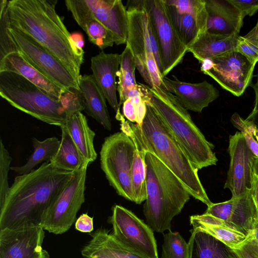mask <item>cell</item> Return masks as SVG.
I'll return each mask as SVG.
<instances>
[{
	"label": "cell",
	"instance_id": "cell-1",
	"mask_svg": "<svg viewBox=\"0 0 258 258\" xmlns=\"http://www.w3.org/2000/svg\"><path fill=\"white\" fill-rule=\"evenodd\" d=\"M73 173L45 162L16 177L0 205V230L42 226L48 210Z\"/></svg>",
	"mask_w": 258,
	"mask_h": 258
},
{
	"label": "cell",
	"instance_id": "cell-2",
	"mask_svg": "<svg viewBox=\"0 0 258 258\" xmlns=\"http://www.w3.org/2000/svg\"><path fill=\"white\" fill-rule=\"evenodd\" d=\"M57 0L9 1L10 28L29 35L58 59L79 83L84 51L77 48L57 13Z\"/></svg>",
	"mask_w": 258,
	"mask_h": 258
},
{
	"label": "cell",
	"instance_id": "cell-3",
	"mask_svg": "<svg viewBox=\"0 0 258 258\" xmlns=\"http://www.w3.org/2000/svg\"><path fill=\"white\" fill-rule=\"evenodd\" d=\"M146 105V114L141 126L126 121L122 114L116 117L120 122L121 132L130 136L139 149L154 154L179 178L192 197L210 206L212 203L200 181L198 170L152 107Z\"/></svg>",
	"mask_w": 258,
	"mask_h": 258
},
{
	"label": "cell",
	"instance_id": "cell-4",
	"mask_svg": "<svg viewBox=\"0 0 258 258\" xmlns=\"http://www.w3.org/2000/svg\"><path fill=\"white\" fill-rule=\"evenodd\" d=\"M147 197L143 213L153 231L171 230L173 218L179 214L190 194L179 178L154 154L145 151Z\"/></svg>",
	"mask_w": 258,
	"mask_h": 258
},
{
	"label": "cell",
	"instance_id": "cell-5",
	"mask_svg": "<svg viewBox=\"0 0 258 258\" xmlns=\"http://www.w3.org/2000/svg\"><path fill=\"white\" fill-rule=\"evenodd\" d=\"M151 105L174 139L198 169L216 165L218 159L214 146L192 121L187 110L165 87L148 86Z\"/></svg>",
	"mask_w": 258,
	"mask_h": 258
},
{
	"label": "cell",
	"instance_id": "cell-6",
	"mask_svg": "<svg viewBox=\"0 0 258 258\" xmlns=\"http://www.w3.org/2000/svg\"><path fill=\"white\" fill-rule=\"evenodd\" d=\"M0 95L15 108L47 124L60 127L68 120L60 100L17 73L0 72Z\"/></svg>",
	"mask_w": 258,
	"mask_h": 258
},
{
	"label": "cell",
	"instance_id": "cell-7",
	"mask_svg": "<svg viewBox=\"0 0 258 258\" xmlns=\"http://www.w3.org/2000/svg\"><path fill=\"white\" fill-rule=\"evenodd\" d=\"M136 146L122 132L105 138L100 152L101 168L117 194L133 202L132 167Z\"/></svg>",
	"mask_w": 258,
	"mask_h": 258
},
{
	"label": "cell",
	"instance_id": "cell-8",
	"mask_svg": "<svg viewBox=\"0 0 258 258\" xmlns=\"http://www.w3.org/2000/svg\"><path fill=\"white\" fill-rule=\"evenodd\" d=\"M88 166L74 172L57 196L43 222L42 226L45 230L55 234H61L71 228L85 201Z\"/></svg>",
	"mask_w": 258,
	"mask_h": 258
},
{
	"label": "cell",
	"instance_id": "cell-9",
	"mask_svg": "<svg viewBox=\"0 0 258 258\" xmlns=\"http://www.w3.org/2000/svg\"><path fill=\"white\" fill-rule=\"evenodd\" d=\"M145 2L155 29L162 76L164 78L181 63L188 48L174 25L165 0H145Z\"/></svg>",
	"mask_w": 258,
	"mask_h": 258
},
{
	"label": "cell",
	"instance_id": "cell-10",
	"mask_svg": "<svg viewBox=\"0 0 258 258\" xmlns=\"http://www.w3.org/2000/svg\"><path fill=\"white\" fill-rule=\"evenodd\" d=\"M126 8L128 19L126 43L133 52L136 67L144 63L147 53L152 52L162 74V63L156 31L145 0L128 1Z\"/></svg>",
	"mask_w": 258,
	"mask_h": 258
},
{
	"label": "cell",
	"instance_id": "cell-11",
	"mask_svg": "<svg viewBox=\"0 0 258 258\" xmlns=\"http://www.w3.org/2000/svg\"><path fill=\"white\" fill-rule=\"evenodd\" d=\"M108 222L112 235L121 243L146 257L158 258L153 230L131 211L115 205Z\"/></svg>",
	"mask_w": 258,
	"mask_h": 258
},
{
	"label": "cell",
	"instance_id": "cell-12",
	"mask_svg": "<svg viewBox=\"0 0 258 258\" xmlns=\"http://www.w3.org/2000/svg\"><path fill=\"white\" fill-rule=\"evenodd\" d=\"M17 50L41 74L64 89H80L78 82L54 56L28 35L10 28Z\"/></svg>",
	"mask_w": 258,
	"mask_h": 258
},
{
	"label": "cell",
	"instance_id": "cell-13",
	"mask_svg": "<svg viewBox=\"0 0 258 258\" xmlns=\"http://www.w3.org/2000/svg\"><path fill=\"white\" fill-rule=\"evenodd\" d=\"M201 64V71L204 74L237 97L242 95L250 84L255 66L235 51L219 57L205 59Z\"/></svg>",
	"mask_w": 258,
	"mask_h": 258
},
{
	"label": "cell",
	"instance_id": "cell-14",
	"mask_svg": "<svg viewBox=\"0 0 258 258\" xmlns=\"http://www.w3.org/2000/svg\"><path fill=\"white\" fill-rule=\"evenodd\" d=\"M228 152L230 162L224 188L230 190L232 197H238L252 188L253 166L257 157L240 132L229 136Z\"/></svg>",
	"mask_w": 258,
	"mask_h": 258
},
{
	"label": "cell",
	"instance_id": "cell-15",
	"mask_svg": "<svg viewBox=\"0 0 258 258\" xmlns=\"http://www.w3.org/2000/svg\"><path fill=\"white\" fill-rule=\"evenodd\" d=\"M42 226L0 230V258H49Z\"/></svg>",
	"mask_w": 258,
	"mask_h": 258
},
{
	"label": "cell",
	"instance_id": "cell-16",
	"mask_svg": "<svg viewBox=\"0 0 258 258\" xmlns=\"http://www.w3.org/2000/svg\"><path fill=\"white\" fill-rule=\"evenodd\" d=\"M85 10L113 35L116 45L126 43L128 19L121 0H79Z\"/></svg>",
	"mask_w": 258,
	"mask_h": 258
},
{
	"label": "cell",
	"instance_id": "cell-17",
	"mask_svg": "<svg viewBox=\"0 0 258 258\" xmlns=\"http://www.w3.org/2000/svg\"><path fill=\"white\" fill-rule=\"evenodd\" d=\"M164 87L172 93L186 109L201 112L204 108L219 96V91L207 81L197 83L163 78Z\"/></svg>",
	"mask_w": 258,
	"mask_h": 258
},
{
	"label": "cell",
	"instance_id": "cell-18",
	"mask_svg": "<svg viewBox=\"0 0 258 258\" xmlns=\"http://www.w3.org/2000/svg\"><path fill=\"white\" fill-rule=\"evenodd\" d=\"M120 59V55L118 53H107L103 51L91 58L92 76L106 101L115 112V115L121 113L116 94V77Z\"/></svg>",
	"mask_w": 258,
	"mask_h": 258
},
{
	"label": "cell",
	"instance_id": "cell-19",
	"mask_svg": "<svg viewBox=\"0 0 258 258\" xmlns=\"http://www.w3.org/2000/svg\"><path fill=\"white\" fill-rule=\"evenodd\" d=\"M208 14L207 31L222 35L238 34L245 17L229 0H205Z\"/></svg>",
	"mask_w": 258,
	"mask_h": 258
},
{
	"label": "cell",
	"instance_id": "cell-20",
	"mask_svg": "<svg viewBox=\"0 0 258 258\" xmlns=\"http://www.w3.org/2000/svg\"><path fill=\"white\" fill-rule=\"evenodd\" d=\"M192 226L191 232H202L223 243L229 249L238 248L247 236L233 228L224 220L212 215L203 214L190 217Z\"/></svg>",
	"mask_w": 258,
	"mask_h": 258
},
{
	"label": "cell",
	"instance_id": "cell-21",
	"mask_svg": "<svg viewBox=\"0 0 258 258\" xmlns=\"http://www.w3.org/2000/svg\"><path fill=\"white\" fill-rule=\"evenodd\" d=\"M13 72L22 76L57 100H59L65 90L41 74L19 52L10 53L0 60V72Z\"/></svg>",
	"mask_w": 258,
	"mask_h": 258
},
{
	"label": "cell",
	"instance_id": "cell-22",
	"mask_svg": "<svg viewBox=\"0 0 258 258\" xmlns=\"http://www.w3.org/2000/svg\"><path fill=\"white\" fill-rule=\"evenodd\" d=\"M65 5L78 25L87 34L88 40L103 51L113 46L112 34L83 8L79 0H66Z\"/></svg>",
	"mask_w": 258,
	"mask_h": 258
},
{
	"label": "cell",
	"instance_id": "cell-23",
	"mask_svg": "<svg viewBox=\"0 0 258 258\" xmlns=\"http://www.w3.org/2000/svg\"><path fill=\"white\" fill-rule=\"evenodd\" d=\"M238 34L222 35L207 31L188 48V52L202 63L235 51Z\"/></svg>",
	"mask_w": 258,
	"mask_h": 258
},
{
	"label": "cell",
	"instance_id": "cell-24",
	"mask_svg": "<svg viewBox=\"0 0 258 258\" xmlns=\"http://www.w3.org/2000/svg\"><path fill=\"white\" fill-rule=\"evenodd\" d=\"M79 85L83 97L84 110L86 113L105 129L110 131L112 125L106 100L92 75H81Z\"/></svg>",
	"mask_w": 258,
	"mask_h": 258
},
{
	"label": "cell",
	"instance_id": "cell-25",
	"mask_svg": "<svg viewBox=\"0 0 258 258\" xmlns=\"http://www.w3.org/2000/svg\"><path fill=\"white\" fill-rule=\"evenodd\" d=\"M251 190L240 197H232L225 221L247 236L250 233L258 214Z\"/></svg>",
	"mask_w": 258,
	"mask_h": 258
},
{
	"label": "cell",
	"instance_id": "cell-26",
	"mask_svg": "<svg viewBox=\"0 0 258 258\" xmlns=\"http://www.w3.org/2000/svg\"><path fill=\"white\" fill-rule=\"evenodd\" d=\"M60 128L61 135L59 147L49 163L55 168L73 172L88 166L90 162L81 153L65 124Z\"/></svg>",
	"mask_w": 258,
	"mask_h": 258
},
{
	"label": "cell",
	"instance_id": "cell-27",
	"mask_svg": "<svg viewBox=\"0 0 258 258\" xmlns=\"http://www.w3.org/2000/svg\"><path fill=\"white\" fill-rule=\"evenodd\" d=\"M76 145L90 163L97 157L95 150L94 140L95 132L88 125L87 118L82 112L71 116L65 124Z\"/></svg>",
	"mask_w": 258,
	"mask_h": 258
},
{
	"label": "cell",
	"instance_id": "cell-28",
	"mask_svg": "<svg viewBox=\"0 0 258 258\" xmlns=\"http://www.w3.org/2000/svg\"><path fill=\"white\" fill-rule=\"evenodd\" d=\"M32 141L34 150L26 163L22 166L11 167L12 170L19 175L30 172L43 161L49 162L56 153L60 145V141L54 137L43 141L34 138Z\"/></svg>",
	"mask_w": 258,
	"mask_h": 258
},
{
	"label": "cell",
	"instance_id": "cell-29",
	"mask_svg": "<svg viewBox=\"0 0 258 258\" xmlns=\"http://www.w3.org/2000/svg\"><path fill=\"white\" fill-rule=\"evenodd\" d=\"M120 55L119 69L117 73L118 81L117 91L119 95V106L127 99L129 91L136 87L135 70L136 66L133 52L128 44Z\"/></svg>",
	"mask_w": 258,
	"mask_h": 258
},
{
	"label": "cell",
	"instance_id": "cell-30",
	"mask_svg": "<svg viewBox=\"0 0 258 258\" xmlns=\"http://www.w3.org/2000/svg\"><path fill=\"white\" fill-rule=\"evenodd\" d=\"M135 146L136 149L132 167L133 202L141 204L145 201L147 197L146 169L145 162L146 151L139 149L136 144Z\"/></svg>",
	"mask_w": 258,
	"mask_h": 258
},
{
	"label": "cell",
	"instance_id": "cell-31",
	"mask_svg": "<svg viewBox=\"0 0 258 258\" xmlns=\"http://www.w3.org/2000/svg\"><path fill=\"white\" fill-rule=\"evenodd\" d=\"M167 5L174 25L188 48L202 35L196 21L191 15Z\"/></svg>",
	"mask_w": 258,
	"mask_h": 258
},
{
	"label": "cell",
	"instance_id": "cell-32",
	"mask_svg": "<svg viewBox=\"0 0 258 258\" xmlns=\"http://www.w3.org/2000/svg\"><path fill=\"white\" fill-rule=\"evenodd\" d=\"M161 258H191L194 233L186 243L179 233L171 230L163 234Z\"/></svg>",
	"mask_w": 258,
	"mask_h": 258
},
{
	"label": "cell",
	"instance_id": "cell-33",
	"mask_svg": "<svg viewBox=\"0 0 258 258\" xmlns=\"http://www.w3.org/2000/svg\"><path fill=\"white\" fill-rule=\"evenodd\" d=\"M177 11L191 15L196 21L202 35L207 31L208 14L205 0H165Z\"/></svg>",
	"mask_w": 258,
	"mask_h": 258
},
{
	"label": "cell",
	"instance_id": "cell-34",
	"mask_svg": "<svg viewBox=\"0 0 258 258\" xmlns=\"http://www.w3.org/2000/svg\"><path fill=\"white\" fill-rule=\"evenodd\" d=\"M8 2L7 0L0 2V60L10 53L18 52L9 30Z\"/></svg>",
	"mask_w": 258,
	"mask_h": 258
},
{
	"label": "cell",
	"instance_id": "cell-35",
	"mask_svg": "<svg viewBox=\"0 0 258 258\" xmlns=\"http://www.w3.org/2000/svg\"><path fill=\"white\" fill-rule=\"evenodd\" d=\"M136 69L151 88L164 86L163 78L153 53H147L145 62L137 66Z\"/></svg>",
	"mask_w": 258,
	"mask_h": 258
},
{
	"label": "cell",
	"instance_id": "cell-36",
	"mask_svg": "<svg viewBox=\"0 0 258 258\" xmlns=\"http://www.w3.org/2000/svg\"><path fill=\"white\" fill-rule=\"evenodd\" d=\"M94 232L113 253L121 258H147L121 243L106 229L99 228Z\"/></svg>",
	"mask_w": 258,
	"mask_h": 258
},
{
	"label": "cell",
	"instance_id": "cell-37",
	"mask_svg": "<svg viewBox=\"0 0 258 258\" xmlns=\"http://www.w3.org/2000/svg\"><path fill=\"white\" fill-rule=\"evenodd\" d=\"M91 240L83 247L84 258H121L113 253L94 232Z\"/></svg>",
	"mask_w": 258,
	"mask_h": 258
},
{
	"label": "cell",
	"instance_id": "cell-38",
	"mask_svg": "<svg viewBox=\"0 0 258 258\" xmlns=\"http://www.w3.org/2000/svg\"><path fill=\"white\" fill-rule=\"evenodd\" d=\"M59 100L64 107L69 118L74 114L85 109L83 97L80 90L72 88L62 92Z\"/></svg>",
	"mask_w": 258,
	"mask_h": 258
},
{
	"label": "cell",
	"instance_id": "cell-39",
	"mask_svg": "<svg viewBox=\"0 0 258 258\" xmlns=\"http://www.w3.org/2000/svg\"><path fill=\"white\" fill-rule=\"evenodd\" d=\"M12 158L3 144L0 141V205L3 203L10 186L9 185L8 173Z\"/></svg>",
	"mask_w": 258,
	"mask_h": 258
},
{
	"label": "cell",
	"instance_id": "cell-40",
	"mask_svg": "<svg viewBox=\"0 0 258 258\" xmlns=\"http://www.w3.org/2000/svg\"><path fill=\"white\" fill-rule=\"evenodd\" d=\"M231 121L242 134L248 146L258 158V143L253 136L256 126L251 122L242 118L237 113H234L232 115Z\"/></svg>",
	"mask_w": 258,
	"mask_h": 258
},
{
	"label": "cell",
	"instance_id": "cell-41",
	"mask_svg": "<svg viewBox=\"0 0 258 258\" xmlns=\"http://www.w3.org/2000/svg\"><path fill=\"white\" fill-rule=\"evenodd\" d=\"M228 257V258H258V241L252 235H247L246 239L238 248L229 249Z\"/></svg>",
	"mask_w": 258,
	"mask_h": 258
},
{
	"label": "cell",
	"instance_id": "cell-42",
	"mask_svg": "<svg viewBox=\"0 0 258 258\" xmlns=\"http://www.w3.org/2000/svg\"><path fill=\"white\" fill-rule=\"evenodd\" d=\"M235 51L245 56L251 62L258 61V46L247 40L244 36L238 37Z\"/></svg>",
	"mask_w": 258,
	"mask_h": 258
},
{
	"label": "cell",
	"instance_id": "cell-43",
	"mask_svg": "<svg viewBox=\"0 0 258 258\" xmlns=\"http://www.w3.org/2000/svg\"><path fill=\"white\" fill-rule=\"evenodd\" d=\"M229 1L241 12L244 17L247 15L252 16L258 10V0H229Z\"/></svg>",
	"mask_w": 258,
	"mask_h": 258
},
{
	"label": "cell",
	"instance_id": "cell-44",
	"mask_svg": "<svg viewBox=\"0 0 258 258\" xmlns=\"http://www.w3.org/2000/svg\"><path fill=\"white\" fill-rule=\"evenodd\" d=\"M76 230L82 232H91L93 230V218L87 214H82L75 223Z\"/></svg>",
	"mask_w": 258,
	"mask_h": 258
},
{
	"label": "cell",
	"instance_id": "cell-45",
	"mask_svg": "<svg viewBox=\"0 0 258 258\" xmlns=\"http://www.w3.org/2000/svg\"><path fill=\"white\" fill-rule=\"evenodd\" d=\"M122 113L123 115L127 118L128 121L136 123L135 106L128 99H127L122 104Z\"/></svg>",
	"mask_w": 258,
	"mask_h": 258
},
{
	"label": "cell",
	"instance_id": "cell-46",
	"mask_svg": "<svg viewBox=\"0 0 258 258\" xmlns=\"http://www.w3.org/2000/svg\"><path fill=\"white\" fill-rule=\"evenodd\" d=\"M136 109V123L139 126L142 125L147 112V105L144 100L135 105Z\"/></svg>",
	"mask_w": 258,
	"mask_h": 258
},
{
	"label": "cell",
	"instance_id": "cell-47",
	"mask_svg": "<svg viewBox=\"0 0 258 258\" xmlns=\"http://www.w3.org/2000/svg\"><path fill=\"white\" fill-rule=\"evenodd\" d=\"M244 37L250 42L258 46V20L255 26Z\"/></svg>",
	"mask_w": 258,
	"mask_h": 258
},
{
	"label": "cell",
	"instance_id": "cell-48",
	"mask_svg": "<svg viewBox=\"0 0 258 258\" xmlns=\"http://www.w3.org/2000/svg\"><path fill=\"white\" fill-rule=\"evenodd\" d=\"M71 38L75 46L80 50H83L84 41L83 35L80 33H73L71 34Z\"/></svg>",
	"mask_w": 258,
	"mask_h": 258
},
{
	"label": "cell",
	"instance_id": "cell-49",
	"mask_svg": "<svg viewBox=\"0 0 258 258\" xmlns=\"http://www.w3.org/2000/svg\"><path fill=\"white\" fill-rule=\"evenodd\" d=\"M251 193L258 210V176L254 174Z\"/></svg>",
	"mask_w": 258,
	"mask_h": 258
},
{
	"label": "cell",
	"instance_id": "cell-50",
	"mask_svg": "<svg viewBox=\"0 0 258 258\" xmlns=\"http://www.w3.org/2000/svg\"><path fill=\"white\" fill-rule=\"evenodd\" d=\"M253 88L255 93V99L253 108L251 113H254L258 111V75L256 83L253 86Z\"/></svg>",
	"mask_w": 258,
	"mask_h": 258
},
{
	"label": "cell",
	"instance_id": "cell-51",
	"mask_svg": "<svg viewBox=\"0 0 258 258\" xmlns=\"http://www.w3.org/2000/svg\"><path fill=\"white\" fill-rule=\"evenodd\" d=\"M248 235H252L258 241V214L252 225L251 230Z\"/></svg>",
	"mask_w": 258,
	"mask_h": 258
},
{
	"label": "cell",
	"instance_id": "cell-52",
	"mask_svg": "<svg viewBox=\"0 0 258 258\" xmlns=\"http://www.w3.org/2000/svg\"><path fill=\"white\" fill-rule=\"evenodd\" d=\"M245 120L251 122L258 128V111L250 113Z\"/></svg>",
	"mask_w": 258,
	"mask_h": 258
},
{
	"label": "cell",
	"instance_id": "cell-53",
	"mask_svg": "<svg viewBox=\"0 0 258 258\" xmlns=\"http://www.w3.org/2000/svg\"><path fill=\"white\" fill-rule=\"evenodd\" d=\"M254 174L258 176V158L257 157L255 160L253 166Z\"/></svg>",
	"mask_w": 258,
	"mask_h": 258
},
{
	"label": "cell",
	"instance_id": "cell-54",
	"mask_svg": "<svg viewBox=\"0 0 258 258\" xmlns=\"http://www.w3.org/2000/svg\"><path fill=\"white\" fill-rule=\"evenodd\" d=\"M253 136H254L255 139L258 143V128H257L256 126V128H255L254 131L253 132Z\"/></svg>",
	"mask_w": 258,
	"mask_h": 258
}]
</instances>
